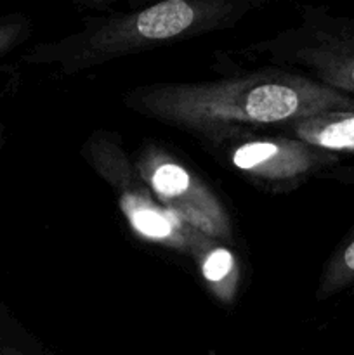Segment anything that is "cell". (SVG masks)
Listing matches in <instances>:
<instances>
[{"label": "cell", "mask_w": 354, "mask_h": 355, "mask_svg": "<svg viewBox=\"0 0 354 355\" xmlns=\"http://www.w3.org/2000/svg\"><path fill=\"white\" fill-rule=\"evenodd\" d=\"M292 137L333 155H354V111H333L304 118L288 127Z\"/></svg>", "instance_id": "8"}, {"label": "cell", "mask_w": 354, "mask_h": 355, "mask_svg": "<svg viewBox=\"0 0 354 355\" xmlns=\"http://www.w3.org/2000/svg\"><path fill=\"white\" fill-rule=\"evenodd\" d=\"M259 6L253 0H163L132 12L85 21L76 33L31 49L26 61L58 66L62 75L162 45L228 30Z\"/></svg>", "instance_id": "2"}, {"label": "cell", "mask_w": 354, "mask_h": 355, "mask_svg": "<svg viewBox=\"0 0 354 355\" xmlns=\"http://www.w3.org/2000/svg\"><path fill=\"white\" fill-rule=\"evenodd\" d=\"M30 33V23L23 16H10L0 19V58L10 49L21 44L26 35Z\"/></svg>", "instance_id": "10"}, {"label": "cell", "mask_w": 354, "mask_h": 355, "mask_svg": "<svg viewBox=\"0 0 354 355\" xmlns=\"http://www.w3.org/2000/svg\"><path fill=\"white\" fill-rule=\"evenodd\" d=\"M257 47L273 61L302 66L319 83L354 97V16L305 9L297 28Z\"/></svg>", "instance_id": "4"}, {"label": "cell", "mask_w": 354, "mask_h": 355, "mask_svg": "<svg viewBox=\"0 0 354 355\" xmlns=\"http://www.w3.org/2000/svg\"><path fill=\"white\" fill-rule=\"evenodd\" d=\"M83 158L117 194L121 214L139 238L191 255L200 232L156 200L113 135H92L83 146Z\"/></svg>", "instance_id": "3"}, {"label": "cell", "mask_w": 354, "mask_h": 355, "mask_svg": "<svg viewBox=\"0 0 354 355\" xmlns=\"http://www.w3.org/2000/svg\"><path fill=\"white\" fill-rule=\"evenodd\" d=\"M135 170L156 200L194 231L217 241H233V222L217 194L179 159L156 144H146Z\"/></svg>", "instance_id": "5"}, {"label": "cell", "mask_w": 354, "mask_h": 355, "mask_svg": "<svg viewBox=\"0 0 354 355\" xmlns=\"http://www.w3.org/2000/svg\"><path fill=\"white\" fill-rule=\"evenodd\" d=\"M189 257L196 262L207 290L219 302L231 305L239 284V267L235 253L221 241L200 232Z\"/></svg>", "instance_id": "7"}, {"label": "cell", "mask_w": 354, "mask_h": 355, "mask_svg": "<svg viewBox=\"0 0 354 355\" xmlns=\"http://www.w3.org/2000/svg\"><path fill=\"white\" fill-rule=\"evenodd\" d=\"M226 158L252 180L292 187L339 165L340 156L295 137H246L229 141Z\"/></svg>", "instance_id": "6"}, {"label": "cell", "mask_w": 354, "mask_h": 355, "mask_svg": "<svg viewBox=\"0 0 354 355\" xmlns=\"http://www.w3.org/2000/svg\"><path fill=\"white\" fill-rule=\"evenodd\" d=\"M354 284V225L349 229L335 252L325 263L316 286V300L325 302L337 297Z\"/></svg>", "instance_id": "9"}, {"label": "cell", "mask_w": 354, "mask_h": 355, "mask_svg": "<svg viewBox=\"0 0 354 355\" xmlns=\"http://www.w3.org/2000/svg\"><path fill=\"white\" fill-rule=\"evenodd\" d=\"M124 104L142 116L214 142L235 141L255 128L290 127L321 113L354 111V97L287 68L137 87L125 94Z\"/></svg>", "instance_id": "1"}]
</instances>
